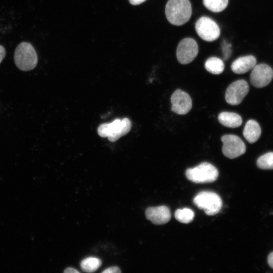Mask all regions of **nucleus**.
I'll return each mask as SVG.
<instances>
[{"label": "nucleus", "instance_id": "f257e3e1", "mask_svg": "<svg viewBox=\"0 0 273 273\" xmlns=\"http://www.w3.org/2000/svg\"><path fill=\"white\" fill-rule=\"evenodd\" d=\"M165 11L169 22L174 25L180 26L190 20L192 9L189 0H168Z\"/></svg>", "mask_w": 273, "mask_h": 273}, {"label": "nucleus", "instance_id": "f03ea898", "mask_svg": "<svg viewBox=\"0 0 273 273\" xmlns=\"http://www.w3.org/2000/svg\"><path fill=\"white\" fill-rule=\"evenodd\" d=\"M14 58L16 66L24 71L33 69L38 62L34 48L31 43L27 42H22L16 47Z\"/></svg>", "mask_w": 273, "mask_h": 273}, {"label": "nucleus", "instance_id": "7ed1b4c3", "mask_svg": "<svg viewBox=\"0 0 273 273\" xmlns=\"http://www.w3.org/2000/svg\"><path fill=\"white\" fill-rule=\"evenodd\" d=\"M186 175L189 180L195 183H212L218 178V171L212 164L205 162L188 168Z\"/></svg>", "mask_w": 273, "mask_h": 273}, {"label": "nucleus", "instance_id": "20e7f679", "mask_svg": "<svg viewBox=\"0 0 273 273\" xmlns=\"http://www.w3.org/2000/svg\"><path fill=\"white\" fill-rule=\"evenodd\" d=\"M194 204L203 209L207 215H214L220 210L222 202L220 196L215 192L202 191L193 200Z\"/></svg>", "mask_w": 273, "mask_h": 273}, {"label": "nucleus", "instance_id": "39448f33", "mask_svg": "<svg viewBox=\"0 0 273 273\" xmlns=\"http://www.w3.org/2000/svg\"><path fill=\"white\" fill-rule=\"evenodd\" d=\"M195 29L200 37L207 41L216 40L220 33L217 24L212 19L206 16L200 17L196 21Z\"/></svg>", "mask_w": 273, "mask_h": 273}, {"label": "nucleus", "instance_id": "423d86ee", "mask_svg": "<svg viewBox=\"0 0 273 273\" xmlns=\"http://www.w3.org/2000/svg\"><path fill=\"white\" fill-rule=\"evenodd\" d=\"M222 151L223 155L230 158L234 159L244 154L246 148L243 141L238 136L233 134L223 135Z\"/></svg>", "mask_w": 273, "mask_h": 273}, {"label": "nucleus", "instance_id": "0eeeda50", "mask_svg": "<svg viewBox=\"0 0 273 273\" xmlns=\"http://www.w3.org/2000/svg\"><path fill=\"white\" fill-rule=\"evenodd\" d=\"M198 52V46L195 40L190 37L184 38L177 47V59L181 64H188L195 59Z\"/></svg>", "mask_w": 273, "mask_h": 273}, {"label": "nucleus", "instance_id": "6e6552de", "mask_svg": "<svg viewBox=\"0 0 273 273\" xmlns=\"http://www.w3.org/2000/svg\"><path fill=\"white\" fill-rule=\"evenodd\" d=\"M249 90L248 83L243 79L238 80L232 83L226 88L225 99L231 105L240 104Z\"/></svg>", "mask_w": 273, "mask_h": 273}, {"label": "nucleus", "instance_id": "1a4fd4ad", "mask_svg": "<svg viewBox=\"0 0 273 273\" xmlns=\"http://www.w3.org/2000/svg\"><path fill=\"white\" fill-rule=\"evenodd\" d=\"M273 78V69L266 64L256 65L252 69L250 76L252 84L257 88L268 85Z\"/></svg>", "mask_w": 273, "mask_h": 273}, {"label": "nucleus", "instance_id": "9d476101", "mask_svg": "<svg viewBox=\"0 0 273 273\" xmlns=\"http://www.w3.org/2000/svg\"><path fill=\"white\" fill-rule=\"evenodd\" d=\"M171 103V111L179 115L188 113L192 107V99L189 94L179 89L172 94Z\"/></svg>", "mask_w": 273, "mask_h": 273}, {"label": "nucleus", "instance_id": "9b49d317", "mask_svg": "<svg viewBox=\"0 0 273 273\" xmlns=\"http://www.w3.org/2000/svg\"><path fill=\"white\" fill-rule=\"evenodd\" d=\"M131 122L127 118L122 120L116 119L109 123V134L107 137L109 141L114 142L122 136L126 134L130 130Z\"/></svg>", "mask_w": 273, "mask_h": 273}, {"label": "nucleus", "instance_id": "f8f14e48", "mask_svg": "<svg viewBox=\"0 0 273 273\" xmlns=\"http://www.w3.org/2000/svg\"><path fill=\"white\" fill-rule=\"evenodd\" d=\"M146 218L155 224H163L171 218L170 211L166 206L150 207L145 211Z\"/></svg>", "mask_w": 273, "mask_h": 273}, {"label": "nucleus", "instance_id": "ddd939ff", "mask_svg": "<svg viewBox=\"0 0 273 273\" xmlns=\"http://www.w3.org/2000/svg\"><path fill=\"white\" fill-rule=\"evenodd\" d=\"M256 65V59L252 55L239 57L231 65L232 70L236 74H244L252 70Z\"/></svg>", "mask_w": 273, "mask_h": 273}, {"label": "nucleus", "instance_id": "4468645a", "mask_svg": "<svg viewBox=\"0 0 273 273\" xmlns=\"http://www.w3.org/2000/svg\"><path fill=\"white\" fill-rule=\"evenodd\" d=\"M261 133L258 123L254 120H248L245 124L243 130L245 139L250 144L256 142L260 138Z\"/></svg>", "mask_w": 273, "mask_h": 273}, {"label": "nucleus", "instance_id": "2eb2a0df", "mask_svg": "<svg viewBox=\"0 0 273 273\" xmlns=\"http://www.w3.org/2000/svg\"><path fill=\"white\" fill-rule=\"evenodd\" d=\"M218 119L222 125L230 128H236L241 125L242 117L234 112H222L218 116Z\"/></svg>", "mask_w": 273, "mask_h": 273}, {"label": "nucleus", "instance_id": "dca6fc26", "mask_svg": "<svg viewBox=\"0 0 273 273\" xmlns=\"http://www.w3.org/2000/svg\"><path fill=\"white\" fill-rule=\"evenodd\" d=\"M206 70L213 74L221 73L224 68V64L220 59L212 57L208 58L204 64Z\"/></svg>", "mask_w": 273, "mask_h": 273}, {"label": "nucleus", "instance_id": "f3484780", "mask_svg": "<svg viewBox=\"0 0 273 273\" xmlns=\"http://www.w3.org/2000/svg\"><path fill=\"white\" fill-rule=\"evenodd\" d=\"M101 260L97 257H88L80 262L82 270L87 272H92L96 271L101 265Z\"/></svg>", "mask_w": 273, "mask_h": 273}, {"label": "nucleus", "instance_id": "a211bd4d", "mask_svg": "<svg viewBox=\"0 0 273 273\" xmlns=\"http://www.w3.org/2000/svg\"><path fill=\"white\" fill-rule=\"evenodd\" d=\"M229 0H203V4L208 10L215 13L220 12L228 6Z\"/></svg>", "mask_w": 273, "mask_h": 273}, {"label": "nucleus", "instance_id": "6ab92c4d", "mask_svg": "<svg viewBox=\"0 0 273 273\" xmlns=\"http://www.w3.org/2000/svg\"><path fill=\"white\" fill-rule=\"evenodd\" d=\"M195 214L193 211L188 208L178 209L174 213L176 219L183 223H189L192 222L194 218Z\"/></svg>", "mask_w": 273, "mask_h": 273}, {"label": "nucleus", "instance_id": "aec40b11", "mask_svg": "<svg viewBox=\"0 0 273 273\" xmlns=\"http://www.w3.org/2000/svg\"><path fill=\"white\" fill-rule=\"evenodd\" d=\"M257 166L262 169H273V152L262 155L257 160Z\"/></svg>", "mask_w": 273, "mask_h": 273}, {"label": "nucleus", "instance_id": "412c9836", "mask_svg": "<svg viewBox=\"0 0 273 273\" xmlns=\"http://www.w3.org/2000/svg\"><path fill=\"white\" fill-rule=\"evenodd\" d=\"M98 134L102 137H108L109 134V123L101 124L98 128Z\"/></svg>", "mask_w": 273, "mask_h": 273}, {"label": "nucleus", "instance_id": "4be33fe9", "mask_svg": "<svg viewBox=\"0 0 273 273\" xmlns=\"http://www.w3.org/2000/svg\"><path fill=\"white\" fill-rule=\"evenodd\" d=\"M222 46L224 47V48L223 49V53L224 55V60H228L229 58L230 57V55L231 54V44H228L227 43H225L224 44H223V46Z\"/></svg>", "mask_w": 273, "mask_h": 273}, {"label": "nucleus", "instance_id": "5701e85b", "mask_svg": "<svg viewBox=\"0 0 273 273\" xmlns=\"http://www.w3.org/2000/svg\"><path fill=\"white\" fill-rule=\"evenodd\" d=\"M103 273H119L121 272L120 268L116 266L108 268L102 271Z\"/></svg>", "mask_w": 273, "mask_h": 273}, {"label": "nucleus", "instance_id": "b1692460", "mask_svg": "<svg viewBox=\"0 0 273 273\" xmlns=\"http://www.w3.org/2000/svg\"><path fill=\"white\" fill-rule=\"evenodd\" d=\"M267 263L269 266L273 269V252H270L268 255Z\"/></svg>", "mask_w": 273, "mask_h": 273}, {"label": "nucleus", "instance_id": "393cba45", "mask_svg": "<svg viewBox=\"0 0 273 273\" xmlns=\"http://www.w3.org/2000/svg\"><path fill=\"white\" fill-rule=\"evenodd\" d=\"M6 55V51L4 47L0 45V63L3 61Z\"/></svg>", "mask_w": 273, "mask_h": 273}, {"label": "nucleus", "instance_id": "a878e982", "mask_svg": "<svg viewBox=\"0 0 273 273\" xmlns=\"http://www.w3.org/2000/svg\"><path fill=\"white\" fill-rule=\"evenodd\" d=\"M64 272L65 273H79V271L72 267H68L66 268Z\"/></svg>", "mask_w": 273, "mask_h": 273}, {"label": "nucleus", "instance_id": "bb28decb", "mask_svg": "<svg viewBox=\"0 0 273 273\" xmlns=\"http://www.w3.org/2000/svg\"><path fill=\"white\" fill-rule=\"evenodd\" d=\"M146 0H129L130 3L131 5H140L144 2H145Z\"/></svg>", "mask_w": 273, "mask_h": 273}]
</instances>
